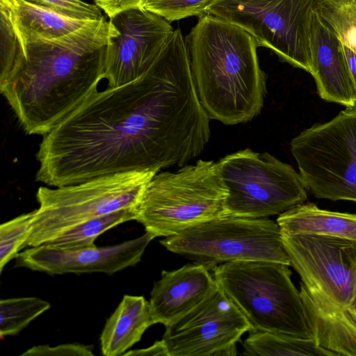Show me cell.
Listing matches in <instances>:
<instances>
[{
  "label": "cell",
  "mask_w": 356,
  "mask_h": 356,
  "mask_svg": "<svg viewBox=\"0 0 356 356\" xmlns=\"http://www.w3.org/2000/svg\"><path fill=\"white\" fill-rule=\"evenodd\" d=\"M209 117L179 29L140 79L96 91L43 136L35 179L47 186L183 167L208 143Z\"/></svg>",
  "instance_id": "obj_1"
},
{
  "label": "cell",
  "mask_w": 356,
  "mask_h": 356,
  "mask_svg": "<svg viewBox=\"0 0 356 356\" xmlns=\"http://www.w3.org/2000/svg\"><path fill=\"white\" fill-rule=\"evenodd\" d=\"M114 26L104 16L65 36L26 42V58L0 92L24 131L44 136L97 90Z\"/></svg>",
  "instance_id": "obj_2"
},
{
  "label": "cell",
  "mask_w": 356,
  "mask_h": 356,
  "mask_svg": "<svg viewBox=\"0 0 356 356\" xmlns=\"http://www.w3.org/2000/svg\"><path fill=\"white\" fill-rule=\"evenodd\" d=\"M185 41L196 91L210 119L234 125L260 113L266 76L250 34L207 14L199 17Z\"/></svg>",
  "instance_id": "obj_3"
},
{
  "label": "cell",
  "mask_w": 356,
  "mask_h": 356,
  "mask_svg": "<svg viewBox=\"0 0 356 356\" xmlns=\"http://www.w3.org/2000/svg\"><path fill=\"white\" fill-rule=\"evenodd\" d=\"M318 346L332 356H356V241L282 233Z\"/></svg>",
  "instance_id": "obj_4"
},
{
  "label": "cell",
  "mask_w": 356,
  "mask_h": 356,
  "mask_svg": "<svg viewBox=\"0 0 356 356\" xmlns=\"http://www.w3.org/2000/svg\"><path fill=\"white\" fill-rule=\"evenodd\" d=\"M289 266L249 260L221 264L211 270L218 286L248 320L252 330L314 339Z\"/></svg>",
  "instance_id": "obj_5"
},
{
  "label": "cell",
  "mask_w": 356,
  "mask_h": 356,
  "mask_svg": "<svg viewBox=\"0 0 356 356\" xmlns=\"http://www.w3.org/2000/svg\"><path fill=\"white\" fill-rule=\"evenodd\" d=\"M228 190L218 162L199 160L175 172L156 173L136 208V220L155 237H168L227 216Z\"/></svg>",
  "instance_id": "obj_6"
},
{
  "label": "cell",
  "mask_w": 356,
  "mask_h": 356,
  "mask_svg": "<svg viewBox=\"0 0 356 356\" xmlns=\"http://www.w3.org/2000/svg\"><path fill=\"white\" fill-rule=\"evenodd\" d=\"M154 171H135L96 177L36 193L39 207L32 211L29 236L22 246L45 244L90 219L137 208Z\"/></svg>",
  "instance_id": "obj_7"
},
{
  "label": "cell",
  "mask_w": 356,
  "mask_h": 356,
  "mask_svg": "<svg viewBox=\"0 0 356 356\" xmlns=\"http://www.w3.org/2000/svg\"><path fill=\"white\" fill-rule=\"evenodd\" d=\"M290 146L307 190L317 198L356 202V105L305 129Z\"/></svg>",
  "instance_id": "obj_8"
},
{
  "label": "cell",
  "mask_w": 356,
  "mask_h": 356,
  "mask_svg": "<svg viewBox=\"0 0 356 356\" xmlns=\"http://www.w3.org/2000/svg\"><path fill=\"white\" fill-rule=\"evenodd\" d=\"M168 251L215 266L236 261L262 260L291 266L277 222L268 218L227 216L186 229L159 241Z\"/></svg>",
  "instance_id": "obj_9"
},
{
  "label": "cell",
  "mask_w": 356,
  "mask_h": 356,
  "mask_svg": "<svg viewBox=\"0 0 356 356\" xmlns=\"http://www.w3.org/2000/svg\"><path fill=\"white\" fill-rule=\"evenodd\" d=\"M218 163L228 190L227 216L268 218L307 200V188L299 172L267 152L245 149Z\"/></svg>",
  "instance_id": "obj_10"
},
{
  "label": "cell",
  "mask_w": 356,
  "mask_h": 356,
  "mask_svg": "<svg viewBox=\"0 0 356 356\" xmlns=\"http://www.w3.org/2000/svg\"><path fill=\"white\" fill-rule=\"evenodd\" d=\"M318 0H214L207 14L233 23L259 47L311 74L312 29Z\"/></svg>",
  "instance_id": "obj_11"
},
{
  "label": "cell",
  "mask_w": 356,
  "mask_h": 356,
  "mask_svg": "<svg viewBox=\"0 0 356 356\" xmlns=\"http://www.w3.org/2000/svg\"><path fill=\"white\" fill-rule=\"evenodd\" d=\"M252 330L248 320L218 286L200 303L165 326L168 356H232Z\"/></svg>",
  "instance_id": "obj_12"
},
{
  "label": "cell",
  "mask_w": 356,
  "mask_h": 356,
  "mask_svg": "<svg viewBox=\"0 0 356 356\" xmlns=\"http://www.w3.org/2000/svg\"><path fill=\"white\" fill-rule=\"evenodd\" d=\"M115 33L108 42L104 79L117 88L143 76L170 39V22L143 8L122 12L108 20Z\"/></svg>",
  "instance_id": "obj_13"
},
{
  "label": "cell",
  "mask_w": 356,
  "mask_h": 356,
  "mask_svg": "<svg viewBox=\"0 0 356 356\" xmlns=\"http://www.w3.org/2000/svg\"><path fill=\"white\" fill-rule=\"evenodd\" d=\"M154 238L145 232L136 238L106 247L63 249L42 244L19 252L15 266L50 275L92 273L111 275L136 265Z\"/></svg>",
  "instance_id": "obj_14"
},
{
  "label": "cell",
  "mask_w": 356,
  "mask_h": 356,
  "mask_svg": "<svg viewBox=\"0 0 356 356\" xmlns=\"http://www.w3.org/2000/svg\"><path fill=\"white\" fill-rule=\"evenodd\" d=\"M209 269L195 262L174 270H163L149 300L154 323L165 327L205 299L217 286Z\"/></svg>",
  "instance_id": "obj_15"
},
{
  "label": "cell",
  "mask_w": 356,
  "mask_h": 356,
  "mask_svg": "<svg viewBox=\"0 0 356 356\" xmlns=\"http://www.w3.org/2000/svg\"><path fill=\"white\" fill-rule=\"evenodd\" d=\"M314 79L320 97L346 107L356 105V88L339 46V40L315 10L311 37Z\"/></svg>",
  "instance_id": "obj_16"
},
{
  "label": "cell",
  "mask_w": 356,
  "mask_h": 356,
  "mask_svg": "<svg viewBox=\"0 0 356 356\" xmlns=\"http://www.w3.org/2000/svg\"><path fill=\"white\" fill-rule=\"evenodd\" d=\"M155 324L149 301L142 296L124 295L106 320L100 336L102 353L105 356L123 355L138 342Z\"/></svg>",
  "instance_id": "obj_17"
},
{
  "label": "cell",
  "mask_w": 356,
  "mask_h": 356,
  "mask_svg": "<svg viewBox=\"0 0 356 356\" xmlns=\"http://www.w3.org/2000/svg\"><path fill=\"white\" fill-rule=\"evenodd\" d=\"M285 234H317L356 241V214L322 209L313 203H302L277 218Z\"/></svg>",
  "instance_id": "obj_18"
},
{
  "label": "cell",
  "mask_w": 356,
  "mask_h": 356,
  "mask_svg": "<svg viewBox=\"0 0 356 356\" xmlns=\"http://www.w3.org/2000/svg\"><path fill=\"white\" fill-rule=\"evenodd\" d=\"M12 13L25 55L27 41L57 39L76 31L90 22L69 18L26 0H16Z\"/></svg>",
  "instance_id": "obj_19"
},
{
  "label": "cell",
  "mask_w": 356,
  "mask_h": 356,
  "mask_svg": "<svg viewBox=\"0 0 356 356\" xmlns=\"http://www.w3.org/2000/svg\"><path fill=\"white\" fill-rule=\"evenodd\" d=\"M243 355L261 356H332L314 339L251 330L243 343Z\"/></svg>",
  "instance_id": "obj_20"
},
{
  "label": "cell",
  "mask_w": 356,
  "mask_h": 356,
  "mask_svg": "<svg viewBox=\"0 0 356 356\" xmlns=\"http://www.w3.org/2000/svg\"><path fill=\"white\" fill-rule=\"evenodd\" d=\"M136 208L116 211L83 222L45 244L63 249L93 246L99 236L118 225L136 220Z\"/></svg>",
  "instance_id": "obj_21"
},
{
  "label": "cell",
  "mask_w": 356,
  "mask_h": 356,
  "mask_svg": "<svg viewBox=\"0 0 356 356\" xmlns=\"http://www.w3.org/2000/svg\"><path fill=\"white\" fill-rule=\"evenodd\" d=\"M316 11L339 41L356 54V0H318Z\"/></svg>",
  "instance_id": "obj_22"
},
{
  "label": "cell",
  "mask_w": 356,
  "mask_h": 356,
  "mask_svg": "<svg viewBox=\"0 0 356 356\" xmlns=\"http://www.w3.org/2000/svg\"><path fill=\"white\" fill-rule=\"evenodd\" d=\"M50 303L36 297L2 299L0 301V336L19 334L32 321L50 308Z\"/></svg>",
  "instance_id": "obj_23"
},
{
  "label": "cell",
  "mask_w": 356,
  "mask_h": 356,
  "mask_svg": "<svg viewBox=\"0 0 356 356\" xmlns=\"http://www.w3.org/2000/svg\"><path fill=\"white\" fill-rule=\"evenodd\" d=\"M16 0H0V81L6 79L26 58L16 30L12 8Z\"/></svg>",
  "instance_id": "obj_24"
},
{
  "label": "cell",
  "mask_w": 356,
  "mask_h": 356,
  "mask_svg": "<svg viewBox=\"0 0 356 356\" xmlns=\"http://www.w3.org/2000/svg\"><path fill=\"white\" fill-rule=\"evenodd\" d=\"M33 211L21 214L0 225V272L16 258L26 241L31 228Z\"/></svg>",
  "instance_id": "obj_25"
},
{
  "label": "cell",
  "mask_w": 356,
  "mask_h": 356,
  "mask_svg": "<svg viewBox=\"0 0 356 356\" xmlns=\"http://www.w3.org/2000/svg\"><path fill=\"white\" fill-rule=\"evenodd\" d=\"M214 0H143L141 7L169 22L186 17H202Z\"/></svg>",
  "instance_id": "obj_26"
},
{
  "label": "cell",
  "mask_w": 356,
  "mask_h": 356,
  "mask_svg": "<svg viewBox=\"0 0 356 356\" xmlns=\"http://www.w3.org/2000/svg\"><path fill=\"white\" fill-rule=\"evenodd\" d=\"M71 19L97 21L103 18L102 10L83 0H26Z\"/></svg>",
  "instance_id": "obj_27"
},
{
  "label": "cell",
  "mask_w": 356,
  "mask_h": 356,
  "mask_svg": "<svg viewBox=\"0 0 356 356\" xmlns=\"http://www.w3.org/2000/svg\"><path fill=\"white\" fill-rule=\"evenodd\" d=\"M92 346L81 343H65L56 346L39 345L22 354V356H93Z\"/></svg>",
  "instance_id": "obj_28"
},
{
  "label": "cell",
  "mask_w": 356,
  "mask_h": 356,
  "mask_svg": "<svg viewBox=\"0 0 356 356\" xmlns=\"http://www.w3.org/2000/svg\"><path fill=\"white\" fill-rule=\"evenodd\" d=\"M95 4L103 10L108 17L132 8H140L143 0H94Z\"/></svg>",
  "instance_id": "obj_29"
},
{
  "label": "cell",
  "mask_w": 356,
  "mask_h": 356,
  "mask_svg": "<svg viewBox=\"0 0 356 356\" xmlns=\"http://www.w3.org/2000/svg\"><path fill=\"white\" fill-rule=\"evenodd\" d=\"M123 355L125 356H168L165 346L162 340L156 341L151 346L129 350L126 352Z\"/></svg>",
  "instance_id": "obj_30"
},
{
  "label": "cell",
  "mask_w": 356,
  "mask_h": 356,
  "mask_svg": "<svg viewBox=\"0 0 356 356\" xmlns=\"http://www.w3.org/2000/svg\"><path fill=\"white\" fill-rule=\"evenodd\" d=\"M339 46L356 88V54L340 41Z\"/></svg>",
  "instance_id": "obj_31"
}]
</instances>
